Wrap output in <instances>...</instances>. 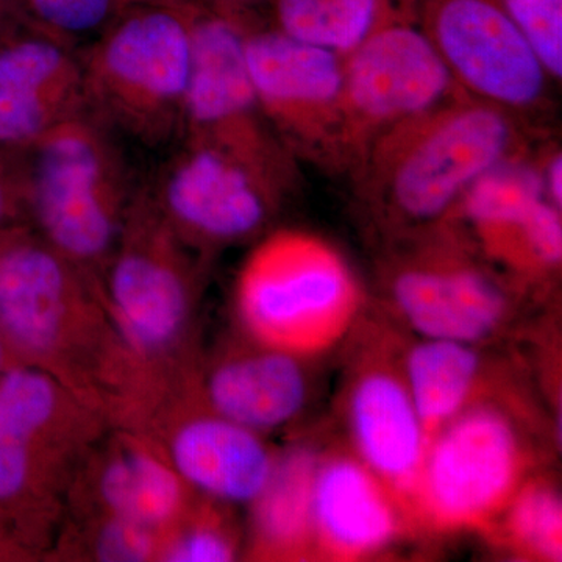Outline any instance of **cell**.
<instances>
[{
    "instance_id": "6da1fadb",
    "label": "cell",
    "mask_w": 562,
    "mask_h": 562,
    "mask_svg": "<svg viewBox=\"0 0 562 562\" xmlns=\"http://www.w3.org/2000/svg\"><path fill=\"white\" fill-rule=\"evenodd\" d=\"M536 131L464 94L383 133L347 179L361 220L382 241L452 216L480 177L531 150Z\"/></svg>"
},
{
    "instance_id": "7a4b0ae2",
    "label": "cell",
    "mask_w": 562,
    "mask_h": 562,
    "mask_svg": "<svg viewBox=\"0 0 562 562\" xmlns=\"http://www.w3.org/2000/svg\"><path fill=\"white\" fill-rule=\"evenodd\" d=\"M192 2H135L81 52L87 110L111 131L161 147L179 140L194 57Z\"/></svg>"
},
{
    "instance_id": "3957f363",
    "label": "cell",
    "mask_w": 562,
    "mask_h": 562,
    "mask_svg": "<svg viewBox=\"0 0 562 562\" xmlns=\"http://www.w3.org/2000/svg\"><path fill=\"white\" fill-rule=\"evenodd\" d=\"M364 294L357 273L327 239L272 233L238 280V308L251 335L271 349L319 357L357 328Z\"/></svg>"
},
{
    "instance_id": "277c9868",
    "label": "cell",
    "mask_w": 562,
    "mask_h": 562,
    "mask_svg": "<svg viewBox=\"0 0 562 562\" xmlns=\"http://www.w3.org/2000/svg\"><path fill=\"white\" fill-rule=\"evenodd\" d=\"M24 158L27 206L52 249L74 262L101 261L120 238L133 199L116 133L83 110Z\"/></svg>"
},
{
    "instance_id": "5b68a950",
    "label": "cell",
    "mask_w": 562,
    "mask_h": 562,
    "mask_svg": "<svg viewBox=\"0 0 562 562\" xmlns=\"http://www.w3.org/2000/svg\"><path fill=\"white\" fill-rule=\"evenodd\" d=\"M384 244L380 283L420 338L479 346L502 330L513 312L508 284L453 221Z\"/></svg>"
},
{
    "instance_id": "8992f818",
    "label": "cell",
    "mask_w": 562,
    "mask_h": 562,
    "mask_svg": "<svg viewBox=\"0 0 562 562\" xmlns=\"http://www.w3.org/2000/svg\"><path fill=\"white\" fill-rule=\"evenodd\" d=\"M149 192L173 231L210 246L265 231L297 181V160L280 149L257 150L181 138Z\"/></svg>"
},
{
    "instance_id": "52a82bcc",
    "label": "cell",
    "mask_w": 562,
    "mask_h": 562,
    "mask_svg": "<svg viewBox=\"0 0 562 562\" xmlns=\"http://www.w3.org/2000/svg\"><path fill=\"white\" fill-rule=\"evenodd\" d=\"M528 465L516 422L498 406L473 403L428 441L408 508L435 531L491 527Z\"/></svg>"
},
{
    "instance_id": "ba28073f",
    "label": "cell",
    "mask_w": 562,
    "mask_h": 562,
    "mask_svg": "<svg viewBox=\"0 0 562 562\" xmlns=\"http://www.w3.org/2000/svg\"><path fill=\"white\" fill-rule=\"evenodd\" d=\"M464 95L422 31L416 0L344 55L342 176L383 133Z\"/></svg>"
},
{
    "instance_id": "9c48e42d",
    "label": "cell",
    "mask_w": 562,
    "mask_h": 562,
    "mask_svg": "<svg viewBox=\"0 0 562 562\" xmlns=\"http://www.w3.org/2000/svg\"><path fill=\"white\" fill-rule=\"evenodd\" d=\"M241 29L247 70L269 127L295 160L342 176L344 55L291 38L262 20Z\"/></svg>"
},
{
    "instance_id": "30bf717a",
    "label": "cell",
    "mask_w": 562,
    "mask_h": 562,
    "mask_svg": "<svg viewBox=\"0 0 562 562\" xmlns=\"http://www.w3.org/2000/svg\"><path fill=\"white\" fill-rule=\"evenodd\" d=\"M422 31L464 94L536 127L550 79L503 0H416Z\"/></svg>"
},
{
    "instance_id": "8fae6325",
    "label": "cell",
    "mask_w": 562,
    "mask_h": 562,
    "mask_svg": "<svg viewBox=\"0 0 562 562\" xmlns=\"http://www.w3.org/2000/svg\"><path fill=\"white\" fill-rule=\"evenodd\" d=\"M449 221L512 283H541L561 269V210L546 198L531 151L480 177Z\"/></svg>"
},
{
    "instance_id": "7c38bea8",
    "label": "cell",
    "mask_w": 562,
    "mask_h": 562,
    "mask_svg": "<svg viewBox=\"0 0 562 562\" xmlns=\"http://www.w3.org/2000/svg\"><path fill=\"white\" fill-rule=\"evenodd\" d=\"M127 238L110 272V297L122 330L143 350L171 342L183 324L188 280L176 231L149 190L133 195Z\"/></svg>"
},
{
    "instance_id": "4fadbf2b",
    "label": "cell",
    "mask_w": 562,
    "mask_h": 562,
    "mask_svg": "<svg viewBox=\"0 0 562 562\" xmlns=\"http://www.w3.org/2000/svg\"><path fill=\"white\" fill-rule=\"evenodd\" d=\"M87 110L79 52L20 20L0 31V149L25 154Z\"/></svg>"
},
{
    "instance_id": "5bb4252c",
    "label": "cell",
    "mask_w": 562,
    "mask_h": 562,
    "mask_svg": "<svg viewBox=\"0 0 562 562\" xmlns=\"http://www.w3.org/2000/svg\"><path fill=\"white\" fill-rule=\"evenodd\" d=\"M181 138L247 149L283 146L258 105L241 25L199 7Z\"/></svg>"
},
{
    "instance_id": "9a60e30c",
    "label": "cell",
    "mask_w": 562,
    "mask_h": 562,
    "mask_svg": "<svg viewBox=\"0 0 562 562\" xmlns=\"http://www.w3.org/2000/svg\"><path fill=\"white\" fill-rule=\"evenodd\" d=\"M355 454L409 506L428 441L403 376L402 361L362 362L346 391Z\"/></svg>"
},
{
    "instance_id": "2e32d148",
    "label": "cell",
    "mask_w": 562,
    "mask_h": 562,
    "mask_svg": "<svg viewBox=\"0 0 562 562\" xmlns=\"http://www.w3.org/2000/svg\"><path fill=\"white\" fill-rule=\"evenodd\" d=\"M398 505L357 454L321 457L313 491L316 553L339 561L382 553L401 532Z\"/></svg>"
},
{
    "instance_id": "e0dca14e",
    "label": "cell",
    "mask_w": 562,
    "mask_h": 562,
    "mask_svg": "<svg viewBox=\"0 0 562 562\" xmlns=\"http://www.w3.org/2000/svg\"><path fill=\"white\" fill-rule=\"evenodd\" d=\"M172 462L181 480L211 497L254 503L271 479L276 458L257 431L216 414L180 428Z\"/></svg>"
},
{
    "instance_id": "ac0fdd59",
    "label": "cell",
    "mask_w": 562,
    "mask_h": 562,
    "mask_svg": "<svg viewBox=\"0 0 562 562\" xmlns=\"http://www.w3.org/2000/svg\"><path fill=\"white\" fill-rule=\"evenodd\" d=\"M303 358L266 347L211 373L214 413L254 431L276 430L301 416L312 394Z\"/></svg>"
},
{
    "instance_id": "d6986e66",
    "label": "cell",
    "mask_w": 562,
    "mask_h": 562,
    "mask_svg": "<svg viewBox=\"0 0 562 562\" xmlns=\"http://www.w3.org/2000/svg\"><path fill=\"white\" fill-rule=\"evenodd\" d=\"M69 262L35 244L0 255V327L18 346L44 351L57 341L74 290Z\"/></svg>"
},
{
    "instance_id": "ffe728a7",
    "label": "cell",
    "mask_w": 562,
    "mask_h": 562,
    "mask_svg": "<svg viewBox=\"0 0 562 562\" xmlns=\"http://www.w3.org/2000/svg\"><path fill=\"white\" fill-rule=\"evenodd\" d=\"M402 371L430 441L473 405L482 386L483 360L472 344L422 338L403 355Z\"/></svg>"
},
{
    "instance_id": "44dd1931",
    "label": "cell",
    "mask_w": 562,
    "mask_h": 562,
    "mask_svg": "<svg viewBox=\"0 0 562 562\" xmlns=\"http://www.w3.org/2000/svg\"><path fill=\"white\" fill-rule=\"evenodd\" d=\"M321 457L301 446L273 462L271 479L254 502L255 530L269 549L294 554L314 546L313 491Z\"/></svg>"
},
{
    "instance_id": "7402d4cb",
    "label": "cell",
    "mask_w": 562,
    "mask_h": 562,
    "mask_svg": "<svg viewBox=\"0 0 562 562\" xmlns=\"http://www.w3.org/2000/svg\"><path fill=\"white\" fill-rule=\"evenodd\" d=\"M57 408L54 383L41 372L14 371L0 383V498L18 494L29 472V442Z\"/></svg>"
},
{
    "instance_id": "603a6c76",
    "label": "cell",
    "mask_w": 562,
    "mask_h": 562,
    "mask_svg": "<svg viewBox=\"0 0 562 562\" xmlns=\"http://www.w3.org/2000/svg\"><path fill=\"white\" fill-rule=\"evenodd\" d=\"M408 0H269L273 27L303 43L349 54Z\"/></svg>"
},
{
    "instance_id": "cb8c5ba5",
    "label": "cell",
    "mask_w": 562,
    "mask_h": 562,
    "mask_svg": "<svg viewBox=\"0 0 562 562\" xmlns=\"http://www.w3.org/2000/svg\"><path fill=\"white\" fill-rule=\"evenodd\" d=\"M101 492L114 516L149 528L171 519L181 501L177 472L139 452L122 454L106 465Z\"/></svg>"
},
{
    "instance_id": "d4e9b609",
    "label": "cell",
    "mask_w": 562,
    "mask_h": 562,
    "mask_svg": "<svg viewBox=\"0 0 562 562\" xmlns=\"http://www.w3.org/2000/svg\"><path fill=\"white\" fill-rule=\"evenodd\" d=\"M498 519L503 538L517 553L531 560H562V503L553 484L524 483Z\"/></svg>"
},
{
    "instance_id": "484cf974",
    "label": "cell",
    "mask_w": 562,
    "mask_h": 562,
    "mask_svg": "<svg viewBox=\"0 0 562 562\" xmlns=\"http://www.w3.org/2000/svg\"><path fill=\"white\" fill-rule=\"evenodd\" d=\"M133 0H16L22 24L83 52L124 13Z\"/></svg>"
},
{
    "instance_id": "4316f807",
    "label": "cell",
    "mask_w": 562,
    "mask_h": 562,
    "mask_svg": "<svg viewBox=\"0 0 562 562\" xmlns=\"http://www.w3.org/2000/svg\"><path fill=\"white\" fill-rule=\"evenodd\" d=\"M550 79L562 77V0H503Z\"/></svg>"
},
{
    "instance_id": "83f0119b",
    "label": "cell",
    "mask_w": 562,
    "mask_h": 562,
    "mask_svg": "<svg viewBox=\"0 0 562 562\" xmlns=\"http://www.w3.org/2000/svg\"><path fill=\"white\" fill-rule=\"evenodd\" d=\"M151 528L124 517H114L103 528L98 541V554L102 561L140 562L154 552Z\"/></svg>"
},
{
    "instance_id": "f1b7e54d",
    "label": "cell",
    "mask_w": 562,
    "mask_h": 562,
    "mask_svg": "<svg viewBox=\"0 0 562 562\" xmlns=\"http://www.w3.org/2000/svg\"><path fill=\"white\" fill-rule=\"evenodd\" d=\"M235 557V547L217 528L201 527L181 536L166 554L171 562H227Z\"/></svg>"
},
{
    "instance_id": "f546056e",
    "label": "cell",
    "mask_w": 562,
    "mask_h": 562,
    "mask_svg": "<svg viewBox=\"0 0 562 562\" xmlns=\"http://www.w3.org/2000/svg\"><path fill=\"white\" fill-rule=\"evenodd\" d=\"M27 206V176L24 154L0 149V222Z\"/></svg>"
},
{
    "instance_id": "4dcf8cb0",
    "label": "cell",
    "mask_w": 562,
    "mask_h": 562,
    "mask_svg": "<svg viewBox=\"0 0 562 562\" xmlns=\"http://www.w3.org/2000/svg\"><path fill=\"white\" fill-rule=\"evenodd\" d=\"M546 198L557 209H562V155L554 144L538 151L535 157Z\"/></svg>"
},
{
    "instance_id": "1f68e13d",
    "label": "cell",
    "mask_w": 562,
    "mask_h": 562,
    "mask_svg": "<svg viewBox=\"0 0 562 562\" xmlns=\"http://www.w3.org/2000/svg\"><path fill=\"white\" fill-rule=\"evenodd\" d=\"M199 9L227 18L236 24L244 25L260 21L258 10L269 0H191Z\"/></svg>"
},
{
    "instance_id": "d6a6232c",
    "label": "cell",
    "mask_w": 562,
    "mask_h": 562,
    "mask_svg": "<svg viewBox=\"0 0 562 562\" xmlns=\"http://www.w3.org/2000/svg\"><path fill=\"white\" fill-rule=\"evenodd\" d=\"M16 18V0H0V31Z\"/></svg>"
},
{
    "instance_id": "836d02e7",
    "label": "cell",
    "mask_w": 562,
    "mask_h": 562,
    "mask_svg": "<svg viewBox=\"0 0 562 562\" xmlns=\"http://www.w3.org/2000/svg\"><path fill=\"white\" fill-rule=\"evenodd\" d=\"M133 2H191V0H133Z\"/></svg>"
},
{
    "instance_id": "e575fe53",
    "label": "cell",
    "mask_w": 562,
    "mask_h": 562,
    "mask_svg": "<svg viewBox=\"0 0 562 562\" xmlns=\"http://www.w3.org/2000/svg\"><path fill=\"white\" fill-rule=\"evenodd\" d=\"M0 357H2V347H0Z\"/></svg>"
}]
</instances>
